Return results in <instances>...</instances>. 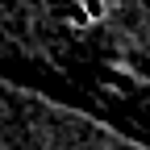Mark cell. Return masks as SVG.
I'll return each instance as SVG.
<instances>
[{"mask_svg":"<svg viewBox=\"0 0 150 150\" xmlns=\"http://www.w3.org/2000/svg\"><path fill=\"white\" fill-rule=\"evenodd\" d=\"M88 8L96 13V17H104V13H108V4H104V0H88Z\"/></svg>","mask_w":150,"mask_h":150,"instance_id":"obj_2","label":"cell"},{"mask_svg":"<svg viewBox=\"0 0 150 150\" xmlns=\"http://www.w3.org/2000/svg\"><path fill=\"white\" fill-rule=\"evenodd\" d=\"M134 67H138L142 79H150V54H134Z\"/></svg>","mask_w":150,"mask_h":150,"instance_id":"obj_1","label":"cell"}]
</instances>
